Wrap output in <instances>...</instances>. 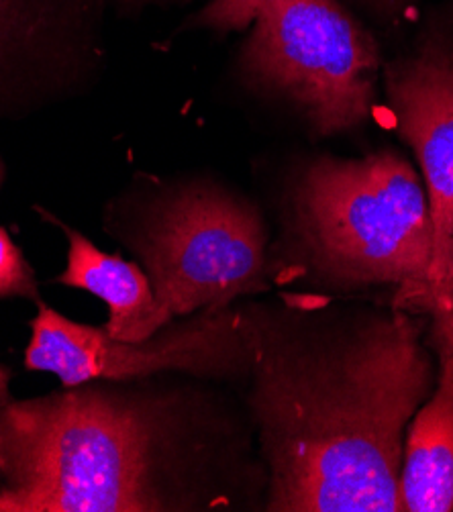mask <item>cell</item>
I'll return each mask as SVG.
<instances>
[{"label":"cell","mask_w":453,"mask_h":512,"mask_svg":"<svg viewBox=\"0 0 453 512\" xmlns=\"http://www.w3.org/2000/svg\"><path fill=\"white\" fill-rule=\"evenodd\" d=\"M13 298L41 302L33 266L27 262L9 231L0 227V300Z\"/></svg>","instance_id":"obj_12"},{"label":"cell","mask_w":453,"mask_h":512,"mask_svg":"<svg viewBox=\"0 0 453 512\" xmlns=\"http://www.w3.org/2000/svg\"><path fill=\"white\" fill-rule=\"evenodd\" d=\"M249 411L266 510L400 512L407 427L435 384L407 313L339 319L305 306H241Z\"/></svg>","instance_id":"obj_1"},{"label":"cell","mask_w":453,"mask_h":512,"mask_svg":"<svg viewBox=\"0 0 453 512\" xmlns=\"http://www.w3.org/2000/svg\"><path fill=\"white\" fill-rule=\"evenodd\" d=\"M423 311L431 315L429 343L437 357V388L453 396V251L443 284L427 298Z\"/></svg>","instance_id":"obj_11"},{"label":"cell","mask_w":453,"mask_h":512,"mask_svg":"<svg viewBox=\"0 0 453 512\" xmlns=\"http://www.w3.org/2000/svg\"><path fill=\"white\" fill-rule=\"evenodd\" d=\"M198 23L249 25L243 80L290 102L315 133H347L372 117L380 47L339 0H215Z\"/></svg>","instance_id":"obj_5"},{"label":"cell","mask_w":453,"mask_h":512,"mask_svg":"<svg viewBox=\"0 0 453 512\" xmlns=\"http://www.w3.org/2000/svg\"><path fill=\"white\" fill-rule=\"evenodd\" d=\"M11 400V370L5 364H0V408L9 404Z\"/></svg>","instance_id":"obj_15"},{"label":"cell","mask_w":453,"mask_h":512,"mask_svg":"<svg viewBox=\"0 0 453 512\" xmlns=\"http://www.w3.org/2000/svg\"><path fill=\"white\" fill-rule=\"evenodd\" d=\"M107 229L137 255L166 321L268 290V227L254 202L215 182L111 202Z\"/></svg>","instance_id":"obj_4"},{"label":"cell","mask_w":453,"mask_h":512,"mask_svg":"<svg viewBox=\"0 0 453 512\" xmlns=\"http://www.w3.org/2000/svg\"><path fill=\"white\" fill-rule=\"evenodd\" d=\"M68 239L66 270L58 284L90 292L109 309L105 331L121 341H143L170 325L156 302L145 270L137 262L123 260L119 253L98 249L84 233L47 217Z\"/></svg>","instance_id":"obj_9"},{"label":"cell","mask_w":453,"mask_h":512,"mask_svg":"<svg viewBox=\"0 0 453 512\" xmlns=\"http://www.w3.org/2000/svg\"><path fill=\"white\" fill-rule=\"evenodd\" d=\"M184 396L90 380L0 408V512H164L200 506L211 443Z\"/></svg>","instance_id":"obj_2"},{"label":"cell","mask_w":453,"mask_h":512,"mask_svg":"<svg viewBox=\"0 0 453 512\" xmlns=\"http://www.w3.org/2000/svg\"><path fill=\"white\" fill-rule=\"evenodd\" d=\"M3 182H5V166H3V160H0V188H3Z\"/></svg>","instance_id":"obj_17"},{"label":"cell","mask_w":453,"mask_h":512,"mask_svg":"<svg viewBox=\"0 0 453 512\" xmlns=\"http://www.w3.org/2000/svg\"><path fill=\"white\" fill-rule=\"evenodd\" d=\"M164 3H184V0H113V5L123 13H139L151 5H164Z\"/></svg>","instance_id":"obj_14"},{"label":"cell","mask_w":453,"mask_h":512,"mask_svg":"<svg viewBox=\"0 0 453 512\" xmlns=\"http://www.w3.org/2000/svg\"><path fill=\"white\" fill-rule=\"evenodd\" d=\"M290 247L339 284H398V304L421 306L433 262L425 184L400 153L311 160L286 194Z\"/></svg>","instance_id":"obj_3"},{"label":"cell","mask_w":453,"mask_h":512,"mask_svg":"<svg viewBox=\"0 0 453 512\" xmlns=\"http://www.w3.org/2000/svg\"><path fill=\"white\" fill-rule=\"evenodd\" d=\"M394 125L419 162L433 221L427 296L443 284L453 251V35L433 25L384 68Z\"/></svg>","instance_id":"obj_8"},{"label":"cell","mask_w":453,"mask_h":512,"mask_svg":"<svg viewBox=\"0 0 453 512\" xmlns=\"http://www.w3.org/2000/svg\"><path fill=\"white\" fill-rule=\"evenodd\" d=\"M25 368L60 378L62 386L90 380H137L168 372L196 378H249L251 349L241 309L198 311L154 337L121 341L105 327L76 323L45 302L29 323Z\"/></svg>","instance_id":"obj_6"},{"label":"cell","mask_w":453,"mask_h":512,"mask_svg":"<svg viewBox=\"0 0 453 512\" xmlns=\"http://www.w3.org/2000/svg\"><path fill=\"white\" fill-rule=\"evenodd\" d=\"M341 5H354L360 7L362 11L382 19V21H394L402 19L407 15L409 7L413 5V0H339Z\"/></svg>","instance_id":"obj_13"},{"label":"cell","mask_w":453,"mask_h":512,"mask_svg":"<svg viewBox=\"0 0 453 512\" xmlns=\"http://www.w3.org/2000/svg\"><path fill=\"white\" fill-rule=\"evenodd\" d=\"M3 464H5V459H3V447H0V486H3Z\"/></svg>","instance_id":"obj_16"},{"label":"cell","mask_w":453,"mask_h":512,"mask_svg":"<svg viewBox=\"0 0 453 512\" xmlns=\"http://www.w3.org/2000/svg\"><path fill=\"white\" fill-rule=\"evenodd\" d=\"M113 0H0V119L33 115L94 84Z\"/></svg>","instance_id":"obj_7"},{"label":"cell","mask_w":453,"mask_h":512,"mask_svg":"<svg viewBox=\"0 0 453 512\" xmlns=\"http://www.w3.org/2000/svg\"><path fill=\"white\" fill-rule=\"evenodd\" d=\"M400 500L407 512L453 510V396L443 388L421 404L409 425Z\"/></svg>","instance_id":"obj_10"}]
</instances>
